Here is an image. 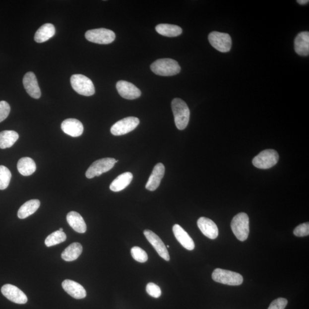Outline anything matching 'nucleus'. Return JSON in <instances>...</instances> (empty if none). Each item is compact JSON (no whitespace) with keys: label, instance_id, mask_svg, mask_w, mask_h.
<instances>
[{"label":"nucleus","instance_id":"obj_1","mask_svg":"<svg viewBox=\"0 0 309 309\" xmlns=\"http://www.w3.org/2000/svg\"><path fill=\"white\" fill-rule=\"evenodd\" d=\"M171 107L174 116L175 124L178 129L184 130L188 124L190 111L183 100L174 99L171 103Z\"/></svg>","mask_w":309,"mask_h":309},{"label":"nucleus","instance_id":"obj_2","mask_svg":"<svg viewBox=\"0 0 309 309\" xmlns=\"http://www.w3.org/2000/svg\"><path fill=\"white\" fill-rule=\"evenodd\" d=\"M151 69L157 75L171 76L176 75L181 72L178 62L172 59L157 60L151 65Z\"/></svg>","mask_w":309,"mask_h":309},{"label":"nucleus","instance_id":"obj_3","mask_svg":"<svg viewBox=\"0 0 309 309\" xmlns=\"http://www.w3.org/2000/svg\"><path fill=\"white\" fill-rule=\"evenodd\" d=\"M231 228L238 240L242 242L247 240L249 234V218L247 214L241 213L236 215L231 223Z\"/></svg>","mask_w":309,"mask_h":309},{"label":"nucleus","instance_id":"obj_4","mask_svg":"<svg viewBox=\"0 0 309 309\" xmlns=\"http://www.w3.org/2000/svg\"><path fill=\"white\" fill-rule=\"evenodd\" d=\"M70 83L74 90L80 95L90 96L95 94L94 83L91 79L83 74H73L70 77Z\"/></svg>","mask_w":309,"mask_h":309},{"label":"nucleus","instance_id":"obj_5","mask_svg":"<svg viewBox=\"0 0 309 309\" xmlns=\"http://www.w3.org/2000/svg\"><path fill=\"white\" fill-rule=\"evenodd\" d=\"M212 278L220 284L231 286L241 285L244 281L243 277L240 274L221 269H215Z\"/></svg>","mask_w":309,"mask_h":309},{"label":"nucleus","instance_id":"obj_6","mask_svg":"<svg viewBox=\"0 0 309 309\" xmlns=\"http://www.w3.org/2000/svg\"><path fill=\"white\" fill-rule=\"evenodd\" d=\"M279 155L274 150H266L260 152L252 160V164L259 169H269L278 163Z\"/></svg>","mask_w":309,"mask_h":309},{"label":"nucleus","instance_id":"obj_7","mask_svg":"<svg viewBox=\"0 0 309 309\" xmlns=\"http://www.w3.org/2000/svg\"><path fill=\"white\" fill-rule=\"evenodd\" d=\"M85 36L89 42L99 44H110L116 37L113 31L106 28L89 30L85 33Z\"/></svg>","mask_w":309,"mask_h":309},{"label":"nucleus","instance_id":"obj_8","mask_svg":"<svg viewBox=\"0 0 309 309\" xmlns=\"http://www.w3.org/2000/svg\"><path fill=\"white\" fill-rule=\"evenodd\" d=\"M117 162L118 161L114 158H107L98 160L89 167L85 176L88 179L101 176L103 173H107L113 169L115 163Z\"/></svg>","mask_w":309,"mask_h":309},{"label":"nucleus","instance_id":"obj_9","mask_svg":"<svg viewBox=\"0 0 309 309\" xmlns=\"http://www.w3.org/2000/svg\"><path fill=\"white\" fill-rule=\"evenodd\" d=\"M208 40L215 49L223 53L230 51L232 46V40L228 33L212 32L208 35Z\"/></svg>","mask_w":309,"mask_h":309},{"label":"nucleus","instance_id":"obj_10","mask_svg":"<svg viewBox=\"0 0 309 309\" xmlns=\"http://www.w3.org/2000/svg\"><path fill=\"white\" fill-rule=\"evenodd\" d=\"M139 119L136 117L123 119L112 126L111 132L115 136L125 135L135 129L139 124Z\"/></svg>","mask_w":309,"mask_h":309},{"label":"nucleus","instance_id":"obj_11","mask_svg":"<svg viewBox=\"0 0 309 309\" xmlns=\"http://www.w3.org/2000/svg\"><path fill=\"white\" fill-rule=\"evenodd\" d=\"M144 234L149 243L154 247L155 250L157 251L159 256L166 260V261H169L170 257L169 251L167 250L165 244H164L161 238L150 230H144Z\"/></svg>","mask_w":309,"mask_h":309},{"label":"nucleus","instance_id":"obj_12","mask_svg":"<svg viewBox=\"0 0 309 309\" xmlns=\"http://www.w3.org/2000/svg\"><path fill=\"white\" fill-rule=\"evenodd\" d=\"M1 293L7 299L17 304H25L27 303L28 298L23 292L12 285L6 284L1 288Z\"/></svg>","mask_w":309,"mask_h":309},{"label":"nucleus","instance_id":"obj_13","mask_svg":"<svg viewBox=\"0 0 309 309\" xmlns=\"http://www.w3.org/2000/svg\"><path fill=\"white\" fill-rule=\"evenodd\" d=\"M117 88L119 95L125 99H136L141 94L140 89L135 85L124 80L118 82Z\"/></svg>","mask_w":309,"mask_h":309},{"label":"nucleus","instance_id":"obj_14","mask_svg":"<svg viewBox=\"0 0 309 309\" xmlns=\"http://www.w3.org/2000/svg\"><path fill=\"white\" fill-rule=\"evenodd\" d=\"M23 85L26 91L32 98L36 99L40 98L41 91L34 73L29 72L25 74Z\"/></svg>","mask_w":309,"mask_h":309},{"label":"nucleus","instance_id":"obj_15","mask_svg":"<svg viewBox=\"0 0 309 309\" xmlns=\"http://www.w3.org/2000/svg\"><path fill=\"white\" fill-rule=\"evenodd\" d=\"M165 167L161 163L156 165L148 179L146 188L149 191H154L157 189L161 184V181L165 176Z\"/></svg>","mask_w":309,"mask_h":309},{"label":"nucleus","instance_id":"obj_16","mask_svg":"<svg viewBox=\"0 0 309 309\" xmlns=\"http://www.w3.org/2000/svg\"><path fill=\"white\" fill-rule=\"evenodd\" d=\"M61 127L63 132L72 137H79L84 131L83 124L76 119H66L62 122Z\"/></svg>","mask_w":309,"mask_h":309},{"label":"nucleus","instance_id":"obj_17","mask_svg":"<svg viewBox=\"0 0 309 309\" xmlns=\"http://www.w3.org/2000/svg\"><path fill=\"white\" fill-rule=\"evenodd\" d=\"M197 225L204 235L210 239L214 240L218 237L219 234L218 227L211 219L201 217L197 222Z\"/></svg>","mask_w":309,"mask_h":309},{"label":"nucleus","instance_id":"obj_18","mask_svg":"<svg viewBox=\"0 0 309 309\" xmlns=\"http://www.w3.org/2000/svg\"><path fill=\"white\" fill-rule=\"evenodd\" d=\"M62 287L69 295L74 299H83L87 296L86 290L83 286L73 281L66 280L63 281Z\"/></svg>","mask_w":309,"mask_h":309},{"label":"nucleus","instance_id":"obj_19","mask_svg":"<svg viewBox=\"0 0 309 309\" xmlns=\"http://www.w3.org/2000/svg\"><path fill=\"white\" fill-rule=\"evenodd\" d=\"M173 233L176 239L180 243L182 247L191 251L195 248L194 242L192 240L188 234L182 228L180 225H175L173 228Z\"/></svg>","mask_w":309,"mask_h":309},{"label":"nucleus","instance_id":"obj_20","mask_svg":"<svg viewBox=\"0 0 309 309\" xmlns=\"http://www.w3.org/2000/svg\"><path fill=\"white\" fill-rule=\"evenodd\" d=\"M295 50L296 53L303 57L309 54V33L302 32L298 35L295 40Z\"/></svg>","mask_w":309,"mask_h":309},{"label":"nucleus","instance_id":"obj_21","mask_svg":"<svg viewBox=\"0 0 309 309\" xmlns=\"http://www.w3.org/2000/svg\"><path fill=\"white\" fill-rule=\"evenodd\" d=\"M66 221L75 232L81 234L86 232V223L81 215L77 212H70L66 216Z\"/></svg>","mask_w":309,"mask_h":309},{"label":"nucleus","instance_id":"obj_22","mask_svg":"<svg viewBox=\"0 0 309 309\" xmlns=\"http://www.w3.org/2000/svg\"><path fill=\"white\" fill-rule=\"evenodd\" d=\"M133 179L131 173L126 172L120 175L112 182L110 189L114 192H119L124 190L131 184Z\"/></svg>","mask_w":309,"mask_h":309},{"label":"nucleus","instance_id":"obj_23","mask_svg":"<svg viewBox=\"0 0 309 309\" xmlns=\"http://www.w3.org/2000/svg\"><path fill=\"white\" fill-rule=\"evenodd\" d=\"M56 32L54 25L52 24H45L35 33V40L38 43L47 42L54 37Z\"/></svg>","mask_w":309,"mask_h":309},{"label":"nucleus","instance_id":"obj_24","mask_svg":"<svg viewBox=\"0 0 309 309\" xmlns=\"http://www.w3.org/2000/svg\"><path fill=\"white\" fill-rule=\"evenodd\" d=\"M83 247L80 244L74 243L67 247L62 252V258L66 262L75 260L81 254Z\"/></svg>","mask_w":309,"mask_h":309},{"label":"nucleus","instance_id":"obj_25","mask_svg":"<svg viewBox=\"0 0 309 309\" xmlns=\"http://www.w3.org/2000/svg\"><path fill=\"white\" fill-rule=\"evenodd\" d=\"M40 206V202L37 199L27 201L18 211V217L23 219L28 218L30 215L34 214L38 210Z\"/></svg>","mask_w":309,"mask_h":309},{"label":"nucleus","instance_id":"obj_26","mask_svg":"<svg viewBox=\"0 0 309 309\" xmlns=\"http://www.w3.org/2000/svg\"><path fill=\"white\" fill-rule=\"evenodd\" d=\"M17 169L22 176H30L36 171V163L31 158H22L18 162Z\"/></svg>","mask_w":309,"mask_h":309},{"label":"nucleus","instance_id":"obj_27","mask_svg":"<svg viewBox=\"0 0 309 309\" xmlns=\"http://www.w3.org/2000/svg\"><path fill=\"white\" fill-rule=\"evenodd\" d=\"M155 29L159 34L170 37L180 36L183 32L179 26L168 24H159L156 26Z\"/></svg>","mask_w":309,"mask_h":309},{"label":"nucleus","instance_id":"obj_28","mask_svg":"<svg viewBox=\"0 0 309 309\" xmlns=\"http://www.w3.org/2000/svg\"><path fill=\"white\" fill-rule=\"evenodd\" d=\"M19 138L18 133L14 131H3L0 132V148L5 149L13 146Z\"/></svg>","mask_w":309,"mask_h":309},{"label":"nucleus","instance_id":"obj_29","mask_svg":"<svg viewBox=\"0 0 309 309\" xmlns=\"http://www.w3.org/2000/svg\"><path fill=\"white\" fill-rule=\"evenodd\" d=\"M66 240V234L61 231H57L50 234L45 241V244L47 247H54V246L61 244Z\"/></svg>","mask_w":309,"mask_h":309},{"label":"nucleus","instance_id":"obj_30","mask_svg":"<svg viewBox=\"0 0 309 309\" xmlns=\"http://www.w3.org/2000/svg\"><path fill=\"white\" fill-rule=\"evenodd\" d=\"M12 178V174L7 167L0 166V190H3L8 187Z\"/></svg>","mask_w":309,"mask_h":309},{"label":"nucleus","instance_id":"obj_31","mask_svg":"<svg viewBox=\"0 0 309 309\" xmlns=\"http://www.w3.org/2000/svg\"><path fill=\"white\" fill-rule=\"evenodd\" d=\"M131 255L134 259L140 263H144L147 261L148 255L147 252L142 248L135 247L131 248Z\"/></svg>","mask_w":309,"mask_h":309},{"label":"nucleus","instance_id":"obj_32","mask_svg":"<svg viewBox=\"0 0 309 309\" xmlns=\"http://www.w3.org/2000/svg\"><path fill=\"white\" fill-rule=\"evenodd\" d=\"M146 291L150 296L158 299L161 297L162 292L161 288L154 283H148L146 286Z\"/></svg>","mask_w":309,"mask_h":309},{"label":"nucleus","instance_id":"obj_33","mask_svg":"<svg viewBox=\"0 0 309 309\" xmlns=\"http://www.w3.org/2000/svg\"><path fill=\"white\" fill-rule=\"evenodd\" d=\"M293 233L296 236L299 237L308 236L309 235V223H305L297 226Z\"/></svg>","mask_w":309,"mask_h":309},{"label":"nucleus","instance_id":"obj_34","mask_svg":"<svg viewBox=\"0 0 309 309\" xmlns=\"http://www.w3.org/2000/svg\"><path fill=\"white\" fill-rule=\"evenodd\" d=\"M10 112L9 104L5 101L0 102V123L5 120Z\"/></svg>","mask_w":309,"mask_h":309},{"label":"nucleus","instance_id":"obj_35","mask_svg":"<svg viewBox=\"0 0 309 309\" xmlns=\"http://www.w3.org/2000/svg\"><path fill=\"white\" fill-rule=\"evenodd\" d=\"M288 301L284 298H278L271 303L267 309H285L287 306Z\"/></svg>","mask_w":309,"mask_h":309},{"label":"nucleus","instance_id":"obj_36","mask_svg":"<svg viewBox=\"0 0 309 309\" xmlns=\"http://www.w3.org/2000/svg\"><path fill=\"white\" fill-rule=\"evenodd\" d=\"M298 3H299L301 5L307 4L309 2L308 0H299L297 1Z\"/></svg>","mask_w":309,"mask_h":309},{"label":"nucleus","instance_id":"obj_37","mask_svg":"<svg viewBox=\"0 0 309 309\" xmlns=\"http://www.w3.org/2000/svg\"><path fill=\"white\" fill-rule=\"evenodd\" d=\"M59 231H61V232H63V229L62 228H61L59 229Z\"/></svg>","mask_w":309,"mask_h":309},{"label":"nucleus","instance_id":"obj_38","mask_svg":"<svg viewBox=\"0 0 309 309\" xmlns=\"http://www.w3.org/2000/svg\"><path fill=\"white\" fill-rule=\"evenodd\" d=\"M166 247H167V248H169V247H169V246L168 245V246H167Z\"/></svg>","mask_w":309,"mask_h":309}]
</instances>
